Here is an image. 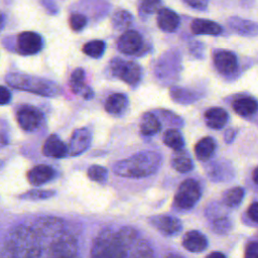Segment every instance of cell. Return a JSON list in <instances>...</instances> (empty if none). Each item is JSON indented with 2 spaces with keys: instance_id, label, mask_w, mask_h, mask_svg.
<instances>
[{
  "instance_id": "obj_1",
  "label": "cell",
  "mask_w": 258,
  "mask_h": 258,
  "mask_svg": "<svg viewBox=\"0 0 258 258\" xmlns=\"http://www.w3.org/2000/svg\"><path fill=\"white\" fill-rule=\"evenodd\" d=\"M162 164V156L151 150L135 153L117 161L113 165V172L127 178H143L157 172Z\"/></svg>"
},
{
  "instance_id": "obj_2",
  "label": "cell",
  "mask_w": 258,
  "mask_h": 258,
  "mask_svg": "<svg viewBox=\"0 0 258 258\" xmlns=\"http://www.w3.org/2000/svg\"><path fill=\"white\" fill-rule=\"evenodd\" d=\"M4 80L6 84L16 90L29 92L47 98L56 97L61 91L58 84L54 81L18 72L8 73Z\"/></svg>"
},
{
  "instance_id": "obj_3",
  "label": "cell",
  "mask_w": 258,
  "mask_h": 258,
  "mask_svg": "<svg viewBox=\"0 0 258 258\" xmlns=\"http://www.w3.org/2000/svg\"><path fill=\"white\" fill-rule=\"evenodd\" d=\"M2 258H39L36 237L28 229L18 228L7 240Z\"/></svg>"
},
{
  "instance_id": "obj_4",
  "label": "cell",
  "mask_w": 258,
  "mask_h": 258,
  "mask_svg": "<svg viewBox=\"0 0 258 258\" xmlns=\"http://www.w3.org/2000/svg\"><path fill=\"white\" fill-rule=\"evenodd\" d=\"M91 258H124V248L121 233L105 229L94 239L91 248Z\"/></svg>"
},
{
  "instance_id": "obj_5",
  "label": "cell",
  "mask_w": 258,
  "mask_h": 258,
  "mask_svg": "<svg viewBox=\"0 0 258 258\" xmlns=\"http://www.w3.org/2000/svg\"><path fill=\"white\" fill-rule=\"evenodd\" d=\"M110 75L130 87H137L143 76L142 67L133 60H125L121 57H113L108 66Z\"/></svg>"
},
{
  "instance_id": "obj_6",
  "label": "cell",
  "mask_w": 258,
  "mask_h": 258,
  "mask_svg": "<svg viewBox=\"0 0 258 258\" xmlns=\"http://www.w3.org/2000/svg\"><path fill=\"white\" fill-rule=\"evenodd\" d=\"M124 258H153V250L149 243L142 239L136 231L131 228H124L120 230Z\"/></svg>"
},
{
  "instance_id": "obj_7",
  "label": "cell",
  "mask_w": 258,
  "mask_h": 258,
  "mask_svg": "<svg viewBox=\"0 0 258 258\" xmlns=\"http://www.w3.org/2000/svg\"><path fill=\"white\" fill-rule=\"evenodd\" d=\"M202 196L201 184L194 178L183 180L173 198V208L176 211L186 212L191 210L200 201Z\"/></svg>"
},
{
  "instance_id": "obj_8",
  "label": "cell",
  "mask_w": 258,
  "mask_h": 258,
  "mask_svg": "<svg viewBox=\"0 0 258 258\" xmlns=\"http://www.w3.org/2000/svg\"><path fill=\"white\" fill-rule=\"evenodd\" d=\"M117 49L126 55L140 56L149 50V45L140 32L134 29L125 30L117 39Z\"/></svg>"
},
{
  "instance_id": "obj_9",
  "label": "cell",
  "mask_w": 258,
  "mask_h": 258,
  "mask_svg": "<svg viewBox=\"0 0 258 258\" xmlns=\"http://www.w3.org/2000/svg\"><path fill=\"white\" fill-rule=\"evenodd\" d=\"M15 117L19 127L25 132H35L45 124V117L42 111L29 104L19 105L16 108Z\"/></svg>"
},
{
  "instance_id": "obj_10",
  "label": "cell",
  "mask_w": 258,
  "mask_h": 258,
  "mask_svg": "<svg viewBox=\"0 0 258 258\" xmlns=\"http://www.w3.org/2000/svg\"><path fill=\"white\" fill-rule=\"evenodd\" d=\"M181 71V57L178 51H166L160 56L156 68L155 75L160 82H170L175 80Z\"/></svg>"
},
{
  "instance_id": "obj_11",
  "label": "cell",
  "mask_w": 258,
  "mask_h": 258,
  "mask_svg": "<svg viewBox=\"0 0 258 258\" xmlns=\"http://www.w3.org/2000/svg\"><path fill=\"white\" fill-rule=\"evenodd\" d=\"M43 38L35 31H22L16 36L15 51L21 55H33L43 48Z\"/></svg>"
},
{
  "instance_id": "obj_12",
  "label": "cell",
  "mask_w": 258,
  "mask_h": 258,
  "mask_svg": "<svg viewBox=\"0 0 258 258\" xmlns=\"http://www.w3.org/2000/svg\"><path fill=\"white\" fill-rule=\"evenodd\" d=\"M213 62L218 73L223 76H230L238 69L236 54L226 49H215L213 52Z\"/></svg>"
},
{
  "instance_id": "obj_13",
  "label": "cell",
  "mask_w": 258,
  "mask_h": 258,
  "mask_svg": "<svg viewBox=\"0 0 258 258\" xmlns=\"http://www.w3.org/2000/svg\"><path fill=\"white\" fill-rule=\"evenodd\" d=\"M92 131L89 127H81L72 133L69 142V155L78 156L84 153L92 143Z\"/></svg>"
},
{
  "instance_id": "obj_14",
  "label": "cell",
  "mask_w": 258,
  "mask_h": 258,
  "mask_svg": "<svg viewBox=\"0 0 258 258\" xmlns=\"http://www.w3.org/2000/svg\"><path fill=\"white\" fill-rule=\"evenodd\" d=\"M47 258H78L76 241L71 236H62L52 242Z\"/></svg>"
},
{
  "instance_id": "obj_15",
  "label": "cell",
  "mask_w": 258,
  "mask_h": 258,
  "mask_svg": "<svg viewBox=\"0 0 258 258\" xmlns=\"http://www.w3.org/2000/svg\"><path fill=\"white\" fill-rule=\"evenodd\" d=\"M149 223L157 231L166 236L176 235L181 231L182 225L179 219L168 216V215H158L149 218Z\"/></svg>"
},
{
  "instance_id": "obj_16",
  "label": "cell",
  "mask_w": 258,
  "mask_h": 258,
  "mask_svg": "<svg viewBox=\"0 0 258 258\" xmlns=\"http://www.w3.org/2000/svg\"><path fill=\"white\" fill-rule=\"evenodd\" d=\"M86 79V72L83 68L75 69L70 77L69 85L71 91L76 95H81L85 100H91L94 98V91L93 89L85 84Z\"/></svg>"
},
{
  "instance_id": "obj_17",
  "label": "cell",
  "mask_w": 258,
  "mask_h": 258,
  "mask_svg": "<svg viewBox=\"0 0 258 258\" xmlns=\"http://www.w3.org/2000/svg\"><path fill=\"white\" fill-rule=\"evenodd\" d=\"M207 174L209 178L215 182H225L233 179L234 168L230 162L219 160L208 165Z\"/></svg>"
},
{
  "instance_id": "obj_18",
  "label": "cell",
  "mask_w": 258,
  "mask_h": 258,
  "mask_svg": "<svg viewBox=\"0 0 258 258\" xmlns=\"http://www.w3.org/2000/svg\"><path fill=\"white\" fill-rule=\"evenodd\" d=\"M156 23L160 30L171 33L178 28L180 24V18L178 14L172 9L163 7L160 8V10L157 12Z\"/></svg>"
},
{
  "instance_id": "obj_19",
  "label": "cell",
  "mask_w": 258,
  "mask_h": 258,
  "mask_svg": "<svg viewBox=\"0 0 258 258\" xmlns=\"http://www.w3.org/2000/svg\"><path fill=\"white\" fill-rule=\"evenodd\" d=\"M42 154L51 158H63L69 155V148L56 134H50L44 141Z\"/></svg>"
},
{
  "instance_id": "obj_20",
  "label": "cell",
  "mask_w": 258,
  "mask_h": 258,
  "mask_svg": "<svg viewBox=\"0 0 258 258\" xmlns=\"http://www.w3.org/2000/svg\"><path fill=\"white\" fill-rule=\"evenodd\" d=\"M129 100L123 93L110 94L104 103L105 111L112 116H122L128 109Z\"/></svg>"
},
{
  "instance_id": "obj_21",
  "label": "cell",
  "mask_w": 258,
  "mask_h": 258,
  "mask_svg": "<svg viewBox=\"0 0 258 258\" xmlns=\"http://www.w3.org/2000/svg\"><path fill=\"white\" fill-rule=\"evenodd\" d=\"M54 175L55 171L50 165L38 164L28 170L26 177L30 184L38 186L50 181Z\"/></svg>"
},
{
  "instance_id": "obj_22",
  "label": "cell",
  "mask_w": 258,
  "mask_h": 258,
  "mask_svg": "<svg viewBox=\"0 0 258 258\" xmlns=\"http://www.w3.org/2000/svg\"><path fill=\"white\" fill-rule=\"evenodd\" d=\"M182 246L185 250L192 253L203 252L208 247L207 237L200 231L191 230L186 232L182 238Z\"/></svg>"
},
{
  "instance_id": "obj_23",
  "label": "cell",
  "mask_w": 258,
  "mask_h": 258,
  "mask_svg": "<svg viewBox=\"0 0 258 258\" xmlns=\"http://www.w3.org/2000/svg\"><path fill=\"white\" fill-rule=\"evenodd\" d=\"M228 25L235 33L242 36H256L258 35V23L249 19H244L238 16L230 17Z\"/></svg>"
},
{
  "instance_id": "obj_24",
  "label": "cell",
  "mask_w": 258,
  "mask_h": 258,
  "mask_svg": "<svg viewBox=\"0 0 258 258\" xmlns=\"http://www.w3.org/2000/svg\"><path fill=\"white\" fill-rule=\"evenodd\" d=\"M190 30L196 35H219L222 33V26L209 19L195 18L190 22Z\"/></svg>"
},
{
  "instance_id": "obj_25",
  "label": "cell",
  "mask_w": 258,
  "mask_h": 258,
  "mask_svg": "<svg viewBox=\"0 0 258 258\" xmlns=\"http://www.w3.org/2000/svg\"><path fill=\"white\" fill-rule=\"evenodd\" d=\"M204 118L208 127L215 130H219L222 129L228 123L229 115L228 112L223 108L212 107L205 112Z\"/></svg>"
},
{
  "instance_id": "obj_26",
  "label": "cell",
  "mask_w": 258,
  "mask_h": 258,
  "mask_svg": "<svg viewBox=\"0 0 258 258\" xmlns=\"http://www.w3.org/2000/svg\"><path fill=\"white\" fill-rule=\"evenodd\" d=\"M161 130V122L152 112H145L140 119L139 132L145 137L156 135Z\"/></svg>"
},
{
  "instance_id": "obj_27",
  "label": "cell",
  "mask_w": 258,
  "mask_h": 258,
  "mask_svg": "<svg viewBox=\"0 0 258 258\" xmlns=\"http://www.w3.org/2000/svg\"><path fill=\"white\" fill-rule=\"evenodd\" d=\"M217 149V143L211 136H206L200 139L195 145V155L201 161H208L213 157Z\"/></svg>"
},
{
  "instance_id": "obj_28",
  "label": "cell",
  "mask_w": 258,
  "mask_h": 258,
  "mask_svg": "<svg viewBox=\"0 0 258 258\" xmlns=\"http://www.w3.org/2000/svg\"><path fill=\"white\" fill-rule=\"evenodd\" d=\"M169 96L174 103L181 105H188L200 99L198 92L178 86H173L169 90Z\"/></svg>"
},
{
  "instance_id": "obj_29",
  "label": "cell",
  "mask_w": 258,
  "mask_h": 258,
  "mask_svg": "<svg viewBox=\"0 0 258 258\" xmlns=\"http://www.w3.org/2000/svg\"><path fill=\"white\" fill-rule=\"evenodd\" d=\"M234 112L242 117H248L255 114L258 110V102L252 97H241L232 103Z\"/></svg>"
},
{
  "instance_id": "obj_30",
  "label": "cell",
  "mask_w": 258,
  "mask_h": 258,
  "mask_svg": "<svg viewBox=\"0 0 258 258\" xmlns=\"http://www.w3.org/2000/svg\"><path fill=\"white\" fill-rule=\"evenodd\" d=\"M170 163L172 168L180 173L189 172L194 168V161L191 157L183 149L180 151H174Z\"/></svg>"
},
{
  "instance_id": "obj_31",
  "label": "cell",
  "mask_w": 258,
  "mask_h": 258,
  "mask_svg": "<svg viewBox=\"0 0 258 258\" xmlns=\"http://www.w3.org/2000/svg\"><path fill=\"white\" fill-rule=\"evenodd\" d=\"M162 142L174 151H180L184 147V138L177 128L167 129L162 134Z\"/></svg>"
},
{
  "instance_id": "obj_32",
  "label": "cell",
  "mask_w": 258,
  "mask_h": 258,
  "mask_svg": "<svg viewBox=\"0 0 258 258\" xmlns=\"http://www.w3.org/2000/svg\"><path fill=\"white\" fill-rule=\"evenodd\" d=\"M111 22L113 25V28L116 30H125L133 22V15L126 9L118 8L114 11Z\"/></svg>"
},
{
  "instance_id": "obj_33",
  "label": "cell",
  "mask_w": 258,
  "mask_h": 258,
  "mask_svg": "<svg viewBox=\"0 0 258 258\" xmlns=\"http://www.w3.org/2000/svg\"><path fill=\"white\" fill-rule=\"evenodd\" d=\"M245 196V190L241 186H235L227 189L223 194L222 202L227 208H237L241 205Z\"/></svg>"
},
{
  "instance_id": "obj_34",
  "label": "cell",
  "mask_w": 258,
  "mask_h": 258,
  "mask_svg": "<svg viewBox=\"0 0 258 258\" xmlns=\"http://www.w3.org/2000/svg\"><path fill=\"white\" fill-rule=\"evenodd\" d=\"M106 50V42L101 39H93L86 42L83 47L82 51L92 57V58H101Z\"/></svg>"
},
{
  "instance_id": "obj_35",
  "label": "cell",
  "mask_w": 258,
  "mask_h": 258,
  "mask_svg": "<svg viewBox=\"0 0 258 258\" xmlns=\"http://www.w3.org/2000/svg\"><path fill=\"white\" fill-rule=\"evenodd\" d=\"M161 0H139L138 14L142 20L147 19L150 15L160 10Z\"/></svg>"
},
{
  "instance_id": "obj_36",
  "label": "cell",
  "mask_w": 258,
  "mask_h": 258,
  "mask_svg": "<svg viewBox=\"0 0 258 258\" xmlns=\"http://www.w3.org/2000/svg\"><path fill=\"white\" fill-rule=\"evenodd\" d=\"M232 227H233V223L231 219L226 215L212 220V230L218 235L228 234L232 230Z\"/></svg>"
},
{
  "instance_id": "obj_37",
  "label": "cell",
  "mask_w": 258,
  "mask_h": 258,
  "mask_svg": "<svg viewBox=\"0 0 258 258\" xmlns=\"http://www.w3.org/2000/svg\"><path fill=\"white\" fill-rule=\"evenodd\" d=\"M55 195L54 190L51 189H30L19 196V199L29 201H41L52 198Z\"/></svg>"
},
{
  "instance_id": "obj_38",
  "label": "cell",
  "mask_w": 258,
  "mask_h": 258,
  "mask_svg": "<svg viewBox=\"0 0 258 258\" xmlns=\"http://www.w3.org/2000/svg\"><path fill=\"white\" fill-rule=\"evenodd\" d=\"M88 176L91 180L103 183L107 180L108 177V170L106 167L99 165V164H93L88 168Z\"/></svg>"
},
{
  "instance_id": "obj_39",
  "label": "cell",
  "mask_w": 258,
  "mask_h": 258,
  "mask_svg": "<svg viewBox=\"0 0 258 258\" xmlns=\"http://www.w3.org/2000/svg\"><path fill=\"white\" fill-rule=\"evenodd\" d=\"M88 24V18L82 13H72L69 17V25L73 31L79 32Z\"/></svg>"
},
{
  "instance_id": "obj_40",
  "label": "cell",
  "mask_w": 258,
  "mask_h": 258,
  "mask_svg": "<svg viewBox=\"0 0 258 258\" xmlns=\"http://www.w3.org/2000/svg\"><path fill=\"white\" fill-rule=\"evenodd\" d=\"M159 113H160L167 121H169V123L172 124L173 126H178V127L182 126L183 121H182L177 115H175L174 113H172L171 111H168V110H165V109H161V110H159Z\"/></svg>"
},
{
  "instance_id": "obj_41",
  "label": "cell",
  "mask_w": 258,
  "mask_h": 258,
  "mask_svg": "<svg viewBox=\"0 0 258 258\" xmlns=\"http://www.w3.org/2000/svg\"><path fill=\"white\" fill-rule=\"evenodd\" d=\"M182 2L188 7L200 11H205L209 4V0H182Z\"/></svg>"
},
{
  "instance_id": "obj_42",
  "label": "cell",
  "mask_w": 258,
  "mask_h": 258,
  "mask_svg": "<svg viewBox=\"0 0 258 258\" xmlns=\"http://www.w3.org/2000/svg\"><path fill=\"white\" fill-rule=\"evenodd\" d=\"M244 258H258V242H249L245 247Z\"/></svg>"
},
{
  "instance_id": "obj_43",
  "label": "cell",
  "mask_w": 258,
  "mask_h": 258,
  "mask_svg": "<svg viewBox=\"0 0 258 258\" xmlns=\"http://www.w3.org/2000/svg\"><path fill=\"white\" fill-rule=\"evenodd\" d=\"M189 51L190 53L198 57V58H202L204 57V45L202 42L200 41H194L189 44Z\"/></svg>"
},
{
  "instance_id": "obj_44",
  "label": "cell",
  "mask_w": 258,
  "mask_h": 258,
  "mask_svg": "<svg viewBox=\"0 0 258 258\" xmlns=\"http://www.w3.org/2000/svg\"><path fill=\"white\" fill-rule=\"evenodd\" d=\"M41 5L50 15H55L58 13V7L54 0H41Z\"/></svg>"
},
{
  "instance_id": "obj_45",
  "label": "cell",
  "mask_w": 258,
  "mask_h": 258,
  "mask_svg": "<svg viewBox=\"0 0 258 258\" xmlns=\"http://www.w3.org/2000/svg\"><path fill=\"white\" fill-rule=\"evenodd\" d=\"M247 216L253 223L258 224V202H254L248 207Z\"/></svg>"
},
{
  "instance_id": "obj_46",
  "label": "cell",
  "mask_w": 258,
  "mask_h": 258,
  "mask_svg": "<svg viewBox=\"0 0 258 258\" xmlns=\"http://www.w3.org/2000/svg\"><path fill=\"white\" fill-rule=\"evenodd\" d=\"M12 99V95L11 92L5 87V86H1V95H0V104L2 106L7 105L10 103Z\"/></svg>"
},
{
  "instance_id": "obj_47",
  "label": "cell",
  "mask_w": 258,
  "mask_h": 258,
  "mask_svg": "<svg viewBox=\"0 0 258 258\" xmlns=\"http://www.w3.org/2000/svg\"><path fill=\"white\" fill-rule=\"evenodd\" d=\"M236 137V131L234 129H228L226 130L225 134H224V140L226 143H232L233 140Z\"/></svg>"
},
{
  "instance_id": "obj_48",
  "label": "cell",
  "mask_w": 258,
  "mask_h": 258,
  "mask_svg": "<svg viewBox=\"0 0 258 258\" xmlns=\"http://www.w3.org/2000/svg\"><path fill=\"white\" fill-rule=\"evenodd\" d=\"M206 258H227L226 256H225V254H223L222 252H218V251H216V252H212V253H210Z\"/></svg>"
},
{
  "instance_id": "obj_49",
  "label": "cell",
  "mask_w": 258,
  "mask_h": 258,
  "mask_svg": "<svg viewBox=\"0 0 258 258\" xmlns=\"http://www.w3.org/2000/svg\"><path fill=\"white\" fill-rule=\"evenodd\" d=\"M252 177H253V181H254L256 184H258V166L253 170Z\"/></svg>"
},
{
  "instance_id": "obj_50",
  "label": "cell",
  "mask_w": 258,
  "mask_h": 258,
  "mask_svg": "<svg viewBox=\"0 0 258 258\" xmlns=\"http://www.w3.org/2000/svg\"><path fill=\"white\" fill-rule=\"evenodd\" d=\"M164 258H183V257L178 254H169V255H166Z\"/></svg>"
},
{
  "instance_id": "obj_51",
  "label": "cell",
  "mask_w": 258,
  "mask_h": 258,
  "mask_svg": "<svg viewBox=\"0 0 258 258\" xmlns=\"http://www.w3.org/2000/svg\"><path fill=\"white\" fill-rule=\"evenodd\" d=\"M1 27L3 28L4 27V14L2 13V25H1Z\"/></svg>"
}]
</instances>
